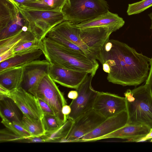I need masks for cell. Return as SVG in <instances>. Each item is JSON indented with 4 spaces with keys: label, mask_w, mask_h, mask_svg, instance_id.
<instances>
[{
    "label": "cell",
    "mask_w": 152,
    "mask_h": 152,
    "mask_svg": "<svg viewBox=\"0 0 152 152\" xmlns=\"http://www.w3.org/2000/svg\"><path fill=\"white\" fill-rule=\"evenodd\" d=\"M151 142H152V139H151Z\"/></svg>",
    "instance_id": "42"
},
{
    "label": "cell",
    "mask_w": 152,
    "mask_h": 152,
    "mask_svg": "<svg viewBox=\"0 0 152 152\" xmlns=\"http://www.w3.org/2000/svg\"><path fill=\"white\" fill-rule=\"evenodd\" d=\"M50 31L77 45L90 58L97 60L104 44L109 39L111 33L115 31L106 27L81 28L66 20Z\"/></svg>",
    "instance_id": "2"
},
{
    "label": "cell",
    "mask_w": 152,
    "mask_h": 152,
    "mask_svg": "<svg viewBox=\"0 0 152 152\" xmlns=\"http://www.w3.org/2000/svg\"><path fill=\"white\" fill-rule=\"evenodd\" d=\"M152 6V0H142L129 4L127 10L129 15L140 13Z\"/></svg>",
    "instance_id": "29"
},
{
    "label": "cell",
    "mask_w": 152,
    "mask_h": 152,
    "mask_svg": "<svg viewBox=\"0 0 152 152\" xmlns=\"http://www.w3.org/2000/svg\"><path fill=\"white\" fill-rule=\"evenodd\" d=\"M150 70L145 83L148 84L150 88L152 93V57L150 58L149 62Z\"/></svg>",
    "instance_id": "35"
},
{
    "label": "cell",
    "mask_w": 152,
    "mask_h": 152,
    "mask_svg": "<svg viewBox=\"0 0 152 152\" xmlns=\"http://www.w3.org/2000/svg\"><path fill=\"white\" fill-rule=\"evenodd\" d=\"M109 9L104 0H66L62 12L64 20L77 25L107 12Z\"/></svg>",
    "instance_id": "5"
},
{
    "label": "cell",
    "mask_w": 152,
    "mask_h": 152,
    "mask_svg": "<svg viewBox=\"0 0 152 152\" xmlns=\"http://www.w3.org/2000/svg\"><path fill=\"white\" fill-rule=\"evenodd\" d=\"M150 129L144 125L127 123L124 126L99 138L98 140L115 138L126 139L127 142H137L138 140L145 136Z\"/></svg>",
    "instance_id": "15"
},
{
    "label": "cell",
    "mask_w": 152,
    "mask_h": 152,
    "mask_svg": "<svg viewBox=\"0 0 152 152\" xmlns=\"http://www.w3.org/2000/svg\"><path fill=\"white\" fill-rule=\"evenodd\" d=\"M152 139V128L151 129L149 132L145 137L138 140L137 142H143Z\"/></svg>",
    "instance_id": "39"
},
{
    "label": "cell",
    "mask_w": 152,
    "mask_h": 152,
    "mask_svg": "<svg viewBox=\"0 0 152 152\" xmlns=\"http://www.w3.org/2000/svg\"><path fill=\"white\" fill-rule=\"evenodd\" d=\"M128 118L126 110L107 118L91 132L79 139L76 142L98 140L99 138L125 126L128 123Z\"/></svg>",
    "instance_id": "12"
},
{
    "label": "cell",
    "mask_w": 152,
    "mask_h": 152,
    "mask_svg": "<svg viewBox=\"0 0 152 152\" xmlns=\"http://www.w3.org/2000/svg\"><path fill=\"white\" fill-rule=\"evenodd\" d=\"M29 92L49 105L61 124L62 125L66 121L67 117L62 111V108L66 104V102L63 93L48 74Z\"/></svg>",
    "instance_id": "7"
},
{
    "label": "cell",
    "mask_w": 152,
    "mask_h": 152,
    "mask_svg": "<svg viewBox=\"0 0 152 152\" xmlns=\"http://www.w3.org/2000/svg\"><path fill=\"white\" fill-rule=\"evenodd\" d=\"M23 114L10 98L0 97V115L11 122L22 123Z\"/></svg>",
    "instance_id": "19"
},
{
    "label": "cell",
    "mask_w": 152,
    "mask_h": 152,
    "mask_svg": "<svg viewBox=\"0 0 152 152\" xmlns=\"http://www.w3.org/2000/svg\"><path fill=\"white\" fill-rule=\"evenodd\" d=\"M41 41L36 38L22 44L14 48L15 55L23 54L40 49Z\"/></svg>",
    "instance_id": "28"
},
{
    "label": "cell",
    "mask_w": 152,
    "mask_h": 152,
    "mask_svg": "<svg viewBox=\"0 0 152 152\" xmlns=\"http://www.w3.org/2000/svg\"><path fill=\"white\" fill-rule=\"evenodd\" d=\"M43 54L40 49L14 57L0 62V72L12 67L21 66L38 60Z\"/></svg>",
    "instance_id": "20"
},
{
    "label": "cell",
    "mask_w": 152,
    "mask_h": 152,
    "mask_svg": "<svg viewBox=\"0 0 152 152\" xmlns=\"http://www.w3.org/2000/svg\"><path fill=\"white\" fill-rule=\"evenodd\" d=\"M93 109L106 118L126 110V98L108 92H99Z\"/></svg>",
    "instance_id": "10"
},
{
    "label": "cell",
    "mask_w": 152,
    "mask_h": 152,
    "mask_svg": "<svg viewBox=\"0 0 152 152\" xmlns=\"http://www.w3.org/2000/svg\"><path fill=\"white\" fill-rule=\"evenodd\" d=\"M45 37L67 50L89 57L83 50L77 45L53 32L49 31Z\"/></svg>",
    "instance_id": "26"
},
{
    "label": "cell",
    "mask_w": 152,
    "mask_h": 152,
    "mask_svg": "<svg viewBox=\"0 0 152 152\" xmlns=\"http://www.w3.org/2000/svg\"><path fill=\"white\" fill-rule=\"evenodd\" d=\"M94 76L89 74L76 89L78 95L73 99L69 105L71 109L67 119L73 121L78 117L93 109L95 100L99 91L95 90L91 86Z\"/></svg>",
    "instance_id": "8"
},
{
    "label": "cell",
    "mask_w": 152,
    "mask_h": 152,
    "mask_svg": "<svg viewBox=\"0 0 152 152\" xmlns=\"http://www.w3.org/2000/svg\"><path fill=\"white\" fill-rule=\"evenodd\" d=\"M1 97L10 98L11 93L10 91L0 85V97Z\"/></svg>",
    "instance_id": "37"
},
{
    "label": "cell",
    "mask_w": 152,
    "mask_h": 152,
    "mask_svg": "<svg viewBox=\"0 0 152 152\" xmlns=\"http://www.w3.org/2000/svg\"><path fill=\"white\" fill-rule=\"evenodd\" d=\"M150 60L126 43L110 39L104 44L98 60L109 66L107 76L109 82L123 86H137L147 80Z\"/></svg>",
    "instance_id": "1"
},
{
    "label": "cell",
    "mask_w": 152,
    "mask_h": 152,
    "mask_svg": "<svg viewBox=\"0 0 152 152\" xmlns=\"http://www.w3.org/2000/svg\"><path fill=\"white\" fill-rule=\"evenodd\" d=\"M128 115V123L152 128V93L146 83L124 93Z\"/></svg>",
    "instance_id": "4"
},
{
    "label": "cell",
    "mask_w": 152,
    "mask_h": 152,
    "mask_svg": "<svg viewBox=\"0 0 152 152\" xmlns=\"http://www.w3.org/2000/svg\"><path fill=\"white\" fill-rule=\"evenodd\" d=\"M50 64L46 60L38 59L23 65L24 71L20 87L29 92L48 74Z\"/></svg>",
    "instance_id": "14"
},
{
    "label": "cell",
    "mask_w": 152,
    "mask_h": 152,
    "mask_svg": "<svg viewBox=\"0 0 152 152\" xmlns=\"http://www.w3.org/2000/svg\"><path fill=\"white\" fill-rule=\"evenodd\" d=\"M37 99L44 115H55L53 110L48 103L40 99Z\"/></svg>",
    "instance_id": "32"
},
{
    "label": "cell",
    "mask_w": 152,
    "mask_h": 152,
    "mask_svg": "<svg viewBox=\"0 0 152 152\" xmlns=\"http://www.w3.org/2000/svg\"><path fill=\"white\" fill-rule=\"evenodd\" d=\"M73 121L67 119L66 121L59 128L53 132H46L43 135L45 142H59L68 133Z\"/></svg>",
    "instance_id": "25"
},
{
    "label": "cell",
    "mask_w": 152,
    "mask_h": 152,
    "mask_svg": "<svg viewBox=\"0 0 152 152\" xmlns=\"http://www.w3.org/2000/svg\"><path fill=\"white\" fill-rule=\"evenodd\" d=\"M48 74L55 83L66 87L76 89L89 74L50 64Z\"/></svg>",
    "instance_id": "13"
},
{
    "label": "cell",
    "mask_w": 152,
    "mask_h": 152,
    "mask_svg": "<svg viewBox=\"0 0 152 152\" xmlns=\"http://www.w3.org/2000/svg\"><path fill=\"white\" fill-rule=\"evenodd\" d=\"M148 16L151 20V24L150 28L152 29V12H151L148 15Z\"/></svg>",
    "instance_id": "41"
},
{
    "label": "cell",
    "mask_w": 152,
    "mask_h": 152,
    "mask_svg": "<svg viewBox=\"0 0 152 152\" xmlns=\"http://www.w3.org/2000/svg\"><path fill=\"white\" fill-rule=\"evenodd\" d=\"M19 8L29 29L40 41L52 28L65 20L62 12Z\"/></svg>",
    "instance_id": "6"
},
{
    "label": "cell",
    "mask_w": 152,
    "mask_h": 152,
    "mask_svg": "<svg viewBox=\"0 0 152 152\" xmlns=\"http://www.w3.org/2000/svg\"><path fill=\"white\" fill-rule=\"evenodd\" d=\"M106 119L93 109L91 110L73 121L68 133L60 142H76L79 139L91 132Z\"/></svg>",
    "instance_id": "9"
},
{
    "label": "cell",
    "mask_w": 152,
    "mask_h": 152,
    "mask_svg": "<svg viewBox=\"0 0 152 152\" xmlns=\"http://www.w3.org/2000/svg\"><path fill=\"white\" fill-rule=\"evenodd\" d=\"M20 142L37 143L45 142L43 135L38 136L30 137L26 138L21 140Z\"/></svg>",
    "instance_id": "33"
},
{
    "label": "cell",
    "mask_w": 152,
    "mask_h": 152,
    "mask_svg": "<svg viewBox=\"0 0 152 152\" xmlns=\"http://www.w3.org/2000/svg\"><path fill=\"white\" fill-rule=\"evenodd\" d=\"M18 8L21 5L32 3L38 0H9Z\"/></svg>",
    "instance_id": "36"
},
{
    "label": "cell",
    "mask_w": 152,
    "mask_h": 152,
    "mask_svg": "<svg viewBox=\"0 0 152 152\" xmlns=\"http://www.w3.org/2000/svg\"><path fill=\"white\" fill-rule=\"evenodd\" d=\"M78 95L77 90H72L69 92L68 94V97L69 99H76Z\"/></svg>",
    "instance_id": "40"
},
{
    "label": "cell",
    "mask_w": 152,
    "mask_h": 152,
    "mask_svg": "<svg viewBox=\"0 0 152 152\" xmlns=\"http://www.w3.org/2000/svg\"><path fill=\"white\" fill-rule=\"evenodd\" d=\"M24 66L11 67L0 72V85L11 91L21 87Z\"/></svg>",
    "instance_id": "17"
},
{
    "label": "cell",
    "mask_w": 152,
    "mask_h": 152,
    "mask_svg": "<svg viewBox=\"0 0 152 152\" xmlns=\"http://www.w3.org/2000/svg\"><path fill=\"white\" fill-rule=\"evenodd\" d=\"M125 21L117 14L109 11L93 19L82 22L76 26L80 28L97 27H106L113 29L115 31L124 25Z\"/></svg>",
    "instance_id": "16"
},
{
    "label": "cell",
    "mask_w": 152,
    "mask_h": 152,
    "mask_svg": "<svg viewBox=\"0 0 152 152\" xmlns=\"http://www.w3.org/2000/svg\"><path fill=\"white\" fill-rule=\"evenodd\" d=\"M25 138L20 136L7 128L1 129L0 131V142H20L22 140Z\"/></svg>",
    "instance_id": "31"
},
{
    "label": "cell",
    "mask_w": 152,
    "mask_h": 152,
    "mask_svg": "<svg viewBox=\"0 0 152 152\" xmlns=\"http://www.w3.org/2000/svg\"><path fill=\"white\" fill-rule=\"evenodd\" d=\"M66 0H38L21 5V8L33 10L62 12Z\"/></svg>",
    "instance_id": "22"
},
{
    "label": "cell",
    "mask_w": 152,
    "mask_h": 152,
    "mask_svg": "<svg viewBox=\"0 0 152 152\" xmlns=\"http://www.w3.org/2000/svg\"><path fill=\"white\" fill-rule=\"evenodd\" d=\"M19 8L9 0H0V30L19 12Z\"/></svg>",
    "instance_id": "21"
},
{
    "label": "cell",
    "mask_w": 152,
    "mask_h": 152,
    "mask_svg": "<svg viewBox=\"0 0 152 152\" xmlns=\"http://www.w3.org/2000/svg\"><path fill=\"white\" fill-rule=\"evenodd\" d=\"M15 55L14 48H11L0 54V62L14 57Z\"/></svg>",
    "instance_id": "34"
},
{
    "label": "cell",
    "mask_w": 152,
    "mask_h": 152,
    "mask_svg": "<svg viewBox=\"0 0 152 152\" xmlns=\"http://www.w3.org/2000/svg\"><path fill=\"white\" fill-rule=\"evenodd\" d=\"M26 26L16 34L0 40V54L10 48H15L25 42L37 38Z\"/></svg>",
    "instance_id": "18"
},
{
    "label": "cell",
    "mask_w": 152,
    "mask_h": 152,
    "mask_svg": "<svg viewBox=\"0 0 152 152\" xmlns=\"http://www.w3.org/2000/svg\"><path fill=\"white\" fill-rule=\"evenodd\" d=\"M42 119L46 132L54 131L62 125L55 115H44Z\"/></svg>",
    "instance_id": "30"
},
{
    "label": "cell",
    "mask_w": 152,
    "mask_h": 152,
    "mask_svg": "<svg viewBox=\"0 0 152 152\" xmlns=\"http://www.w3.org/2000/svg\"><path fill=\"white\" fill-rule=\"evenodd\" d=\"M40 46V49L50 64L70 69L86 72L94 76L99 68L96 60L67 50L46 37L42 40Z\"/></svg>",
    "instance_id": "3"
},
{
    "label": "cell",
    "mask_w": 152,
    "mask_h": 152,
    "mask_svg": "<svg viewBox=\"0 0 152 152\" xmlns=\"http://www.w3.org/2000/svg\"><path fill=\"white\" fill-rule=\"evenodd\" d=\"M26 25H28V24L20 11L13 19L0 30V40L7 38L16 34Z\"/></svg>",
    "instance_id": "23"
},
{
    "label": "cell",
    "mask_w": 152,
    "mask_h": 152,
    "mask_svg": "<svg viewBox=\"0 0 152 152\" xmlns=\"http://www.w3.org/2000/svg\"><path fill=\"white\" fill-rule=\"evenodd\" d=\"M11 97L24 114L33 119H42L44 116L38 99L21 87L10 91Z\"/></svg>",
    "instance_id": "11"
},
{
    "label": "cell",
    "mask_w": 152,
    "mask_h": 152,
    "mask_svg": "<svg viewBox=\"0 0 152 152\" xmlns=\"http://www.w3.org/2000/svg\"><path fill=\"white\" fill-rule=\"evenodd\" d=\"M21 122L31 137L42 136L46 133L42 119H33L23 114Z\"/></svg>",
    "instance_id": "24"
},
{
    "label": "cell",
    "mask_w": 152,
    "mask_h": 152,
    "mask_svg": "<svg viewBox=\"0 0 152 152\" xmlns=\"http://www.w3.org/2000/svg\"><path fill=\"white\" fill-rule=\"evenodd\" d=\"M71 111V109L70 105L66 104L63 107L62 110L63 114L67 117L70 113Z\"/></svg>",
    "instance_id": "38"
},
{
    "label": "cell",
    "mask_w": 152,
    "mask_h": 152,
    "mask_svg": "<svg viewBox=\"0 0 152 152\" xmlns=\"http://www.w3.org/2000/svg\"><path fill=\"white\" fill-rule=\"evenodd\" d=\"M1 123L6 128L16 134L26 138L31 137L29 132L25 128L22 123L11 122L4 117H1Z\"/></svg>",
    "instance_id": "27"
}]
</instances>
